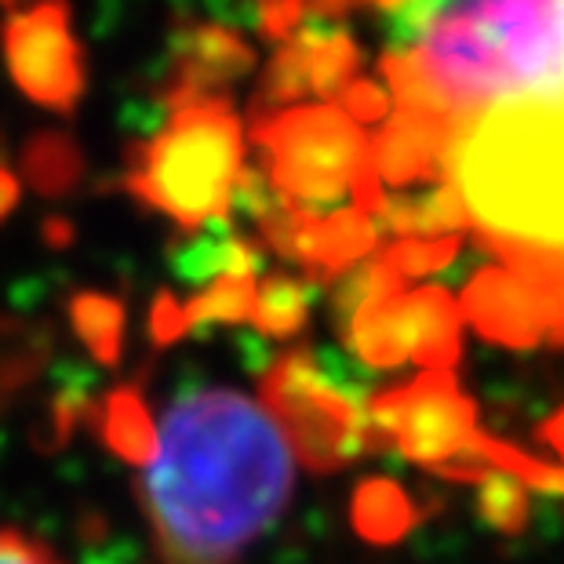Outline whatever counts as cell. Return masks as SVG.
<instances>
[{
    "instance_id": "obj_1",
    "label": "cell",
    "mask_w": 564,
    "mask_h": 564,
    "mask_svg": "<svg viewBox=\"0 0 564 564\" xmlns=\"http://www.w3.org/2000/svg\"><path fill=\"white\" fill-rule=\"evenodd\" d=\"M448 74L463 121L444 172L466 219L564 299V0H459Z\"/></svg>"
},
{
    "instance_id": "obj_2",
    "label": "cell",
    "mask_w": 564,
    "mask_h": 564,
    "mask_svg": "<svg viewBox=\"0 0 564 564\" xmlns=\"http://www.w3.org/2000/svg\"><path fill=\"white\" fill-rule=\"evenodd\" d=\"M295 448L262 401L183 393L153 426L142 507L167 564H234L284 510Z\"/></svg>"
},
{
    "instance_id": "obj_3",
    "label": "cell",
    "mask_w": 564,
    "mask_h": 564,
    "mask_svg": "<svg viewBox=\"0 0 564 564\" xmlns=\"http://www.w3.org/2000/svg\"><path fill=\"white\" fill-rule=\"evenodd\" d=\"M167 128L139 150L128 186L183 230L219 223L245 172V135L219 95L167 99Z\"/></svg>"
},
{
    "instance_id": "obj_4",
    "label": "cell",
    "mask_w": 564,
    "mask_h": 564,
    "mask_svg": "<svg viewBox=\"0 0 564 564\" xmlns=\"http://www.w3.org/2000/svg\"><path fill=\"white\" fill-rule=\"evenodd\" d=\"M256 139L270 153V183L292 208L317 215L335 200L354 197V208H382L379 175L371 167V142L339 106H288L259 113Z\"/></svg>"
},
{
    "instance_id": "obj_5",
    "label": "cell",
    "mask_w": 564,
    "mask_h": 564,
    "mask_svg": "<svg viewBox=\"0 0 564 564\" xmlns=\"http://www.w3.org/2000/svg\"><path fill=\"white\" fill-rule=\"evenodd\" d=\"M379 419L408 459L455 474L488 470L491 444L477 437L474 404L448 371H423L412 387L379 404Z\"/></svg>"
},
{
    "instance_id": "obj_6",
    "label": "cell",
    "mask_w": 564,
    "mask_h": 564,
    "mask_svg": "<svg viewBox=\"0 0 564 564\" xmlns=\"http://www.w3.org/2000/svg\"><path fill=\"white\" fill-rule=\"evenodd\" d=\"M4 58L19 91L47 110L69 113L84 91L80 44L69 33L66 0H41L4 22Z\"/></svg>"
},
{
    "instance_id": "obj_7",
    "label": "cell",
    "mask_w": 564,
    "mask_h": 564,
    "mask_svg": "<svg viewBox=\"0 0 564 564\" xmlns=\"http://www.w3.org/2000/svg\"><path fill=\"white\" fill-rule=\"evenodd\" d=\"M357 339L371 361L393 365L419 357L430 371H444L459 350V306L444 292L382 295L365 303L357 317Z\"/></svg>"
},
{
    "instance_id": "obj_8",
    "label": "cell",
    "mask_w": 564,
    "mask_h": 564,
    "mask_svg": "<svg viewBox=\"0 0 564 564\" xmlns=\"http://www.w3.org/2000/svg\"><path fill=\"white\" fill-rule=\"evenodd\" d=\"M270 412L281 423L284 437L292 441L295 455H306L310 463H339L354 452L357 423L350 415L343 390L328 387L324 371L306 365L303 357H292L278 368V376L267 382Z\"/></svg>"
},
{
    "instance_id": "obj_9",
    "label": "cell",
    "mask_w": 564,
    "mask_h": 564,
    "mask_svg": "<svg viewBox=\"0 0 564 564\" xmlns=\"http://www.w3.org/2000/svg\"><path fill=\"white\" fill-rule=\"evenodd\" d=\"M172 80H167V99H186V95H212L215 88L245 77L256 66V52L234 26L223 22L189 19L178 22L172 37Z\"/></svg>"
},
{
    "instance_id": "obj_10",
    "label": "cell",
    "mask_w": 564,
    "mask_h": 564,
    "mask_svg": "<svg viewBox=\"0 0 564 564\" xmlns=\"http://www.w3.org/2000/svg\"><path fill=\"white\" fill-rule=\"evenodd\" d=\"M452 142V121L434 113L398 110L376 139H371V167L379 178L393 186L415 183V178L444 175Z\"/></svg>"
},
{
    "instance_id": "obj_11",
    "label": "cell",
    "mask_w": 564,
    "mask_h": 564,
    "mask_svg": "<svg viewBox=\"0 0 564 564\" xmlns=\"http://www.w3.org/2000/svg\"><path fill=\"white\" fill-rule=\"evenodd\" d=\"M474 317L485 328L499 335H532L535 328H543L546 314V292H539L532 281L518 278V273H485L481 281L470 288L466 295Z\"/></svg>"
},
{
    "instance_id": "obj_12",
    "label": "cell",
    "mask_w": 564,
    "mask_h": 564,
    "mask_svg": "<svg viewBox=\"0 0 564 564\" xmlns=\"http://www.w3.org/2000/svg\"><path fill=\"white\" fill-rule=\"evenodd\" d=\"M295 52L303 63L306 91L317 99H339L346 84L357 80V66H361V52H357L354 37L339 26H303L295 33Z\"/></svg>"
},
{
    "instance_id": "obj_13",
    "label": "cell",
    "mask_w": 564,
    "mask_h": 564,
    "mask_svg": "<svg viewBox=\"0 0 564 564\" xmlns=\"http://www.w3.org/2000/svg\"><path fill=\"white\" fill-rule=\"evenodd\" d=\"M379 215H387V223L398 234H415L412 241H441V237H430V234L452 237L455 226L466 223L463 200H459V194H455V186L448 183V178L437 183L430 194L382 200Z\"/></svg>"
},
{
    "instance_id": "obj_14",
    "label": "cell",
    "mask_w": 564,
    "mask_h": 564,
    "mask_svg": "<svg viewBox=\"0 0 564 564\" xmlns=\"http://www.w3.org/2000/svg\"><path fill=\"white\" fill-rule=\"evenodd\" d=\"M310 306V288L292 278H270L256 288V303H251V317L262 332L270 335H292L303 328Z\"/></svg>"
},
{
    "instance_id": "obj_15",
    "label": "cell",
    "mask_w": 564,
    "mask_h": 564,
    "mask_svg": "<svg viewBox=\"0 0 564 564\" xmlns=\"http://www.w3.org/2000/svg\"><path fill=\"white\" fill-rule=\"evenodd\" d=\"M26 175L44 194H58L80 175V153L66 135H37L26 147Z\"/></svg>"
},
{
    "instance_id": "obj_16",
    "label": "cell",
    "mask_w": 564,
    "mask_h": 564,
    "mask_svg": "<svg viewBox=\"0 0 564 564\" xmlns=\"http://www.w3.org/2000/svg\"><path fill=\"white\" fill-rule=\"evenodd\" d=\"M77 328L88 335L91 346H99L102 357H110L121 332V306L102 295H84L77 303Z\"/></svg>"
},
{
    "instance_id": "obj_17",
    "label": "cell",
    "mask_w": 564,
    "mask_h": 564,
    "mask_svg": "<svg viewBox=\"0 0 564 564\" xmlns=\"http://www.w3.org/2000/svg\"><path fill=\"white\" fill-rule=\"evenodd\" d=\"M481 507H485V518L491 524L518 528L521 518H524V485L513 481L510 474H491V477H485Z\"/></svg>"
},
{
    "instance_id": "obj_18",
    "label": "cell",
    "mask_w": 564,
    "mask_h": 564,
    "mask_svg": "<svg viewBox=\"0 0 564 564\" xmlns=\"http://www.w3.org/2000/svg\"><path fill=\"white\" fill-rule=\"evenodd\" d=\"M259 15V30L267 33L270 41H292L299 30H303L306 19V0H259L256 4Z\"/></svg>"
},
{
    "instance_id": "obj_19",
    "label": "cell",
    "mask_w": 564,
    "mask_h": 564,
    "mask_svg": "<svg viewBox=\"0 0 564 564\" xmlns=\"http://www.w3.org/2000/svg\"><path fill=\"white\" fill-rule=\"evenodd\" d=\"M339 110L350 117L354 124H371V121H382L390 110V99L387 91L376 88L371 80L357 77L354 84H346V91L339 95Z\"/></svg>"
},
{
    "instance_id": "obj_20",
    "label": "cell",
    "mask_w": 564,
    "mask_h": 564,
    "mask_svg": "<svg viewBox=\"0 0 564 564\" xmlns=\"http://www.w3.org/2000/svg\"><path fill=\"white\" fill-rule=\"evenodd\" d=\"M0 564H55L41 546H33L30 539L0 528Z\"/></svg>"
},
{
    "instance_id": "obj_21",
    "label": "cell",
    "mask_w": 564,
    "mask_h": 564,
    "mask_svg": "<svg viewBox=\"0 0 564 564\" xmlns=\"http://www.w3.org/2000/svg\"><path fill=\"white\" fill-rule=\"evenodd\" d=\"M361 0H306V8H314L321 19H343L346 11H354Z\"/></svg>"
},
{
    "instance_id": "obj_22",
    "label": "cell",
    "mask_w": 564,
    "mask_h": 564,
    "mask_svg": "<svg viewBox=\"0 0 564 564\" xmlns=\"http://www.w3.org/2000/svg\"><path fill=\"white\" fill-rule=\"evenodd\" d=\"M15 200H19V178L8 167H0V219L15 208Z\"/></svg>"
},
{
    "instance_id": "obj_23",
    "label": "cell",
    "mask_w": 564,
    "mask_h": 564,
    "mask_svg": "<svg viewBox=\"0 0 564 564\" xmlns=\"http://www.w3.org/2000/svg\"><path fill=\"white\" fill-rule=\"evenodd\" d=\"M371 4L387 8V11H398V8H404V4H412V0H371Z\"/></svg>"
},
{
    "instance_id": "obj_24",
    "label": "cell",
    "mask_w": 564,
    "mask_h": 564,
    "mask_svg": "<svg viewBox=\"0 0 564 564\" xmlns=\"http://www.w3.org/2000/svg\"><path fill=\"white\" fill-rule=\"evenodd\" d=\"M554 441L561 444V448H564V415H561V423L554 426Z\"/></svg>"
},
{
    "instance_id": "obj_25",
    "label": "cell",
    "mask_w": 564,
    "mask_h": 564,
    "mask_svg": "<svg viewBox=\"0 0 564 564\" xmlns=\"http://www.w3.org/2000/svg\"><path fill=\"white\" fill-rule=\"evenodd\" d=\"M0 4H4V8H11V4H19V0H0Z\"/></svg>"
}]
</instances>
